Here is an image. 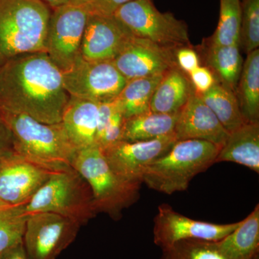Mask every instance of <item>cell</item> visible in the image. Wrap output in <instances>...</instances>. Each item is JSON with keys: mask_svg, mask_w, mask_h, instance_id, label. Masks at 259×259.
<instances>
[{"mask_svg": "<svg viewBox=\"0 0 259 259\" xmlns=\"http://www.w3.org/2000/svg\"><path fill=\"white\" fill-rule=\"evenodd\" d=\"M90 13L88 8L71 3L51 12L46 53L61 72L71 69L81 58V41Z\"/></svg>", "mask_w": 259, "mask_h": 259, "instance_id": "cell-8", "label": "cell"}, {"mask_svg": "<svg viewBox=\"0 0 259 259\" xmlns=\"http://www.w3.org/2000/svg\"><path fill=\"white\" fill-rule=\"evenodd\" d=\"M71 167L88 182L97 213L103 212L114 220L139 198L141 184L130 182L116 174L97 145L77 150Z\"/></svg>", "mask_w": 259, "mask_h": 259, "instance_id": "cell-5", "label": "cell"}, {"mask_svg": "<svg viewBox=\"0 0 259 259\" xmlns=\"http://www.w3.org/2000/svg\"><path fill=\"white\" fill-rule=\"evenodd\" d=\"M131 35L113 15L91 13L83 32L81 57L90 61H112Z\"/></svg>", "mask_w": 259, "mask_h": 259, "instance_id": "cell-15", "label": "cell"}, {"mask_svg": "<svg viewBox=\"0 0 259 259\" xmlns=\"http://www.w3.org/2000/svg\"><path fill=\"white\" fill-rule=\"evenodd\" d=\"M56 171L35 164L13 151L0 157V201L23 206Z\"/></svg>", "mask_w": 259, "mask_h": 259, "instance_id": "cell-14", "label": "cell"}, {"mask_svg": "<svg viewBox=\"0 0 259 259\" xmlns=\"http://www.w3.org/2000/svg\"><path fill=\"white\" fill-rule=\"evenodd\" d=\"M62 78L70 96L98 102L118 96L127 82L112 61H90L82 57L62 72Z\"/></svg>", "mask_w": 259, "mask_h": 259, "instance_id": "cell-10", "label": "cell"}, {"mask_svg": "<svg viewBox=\"0 0 259 259\" xmlns=\"http://www.w3.org/2000/svg\"><path fill=\"white\" fill-rule=\"evenodd\" d=\"M174 134L177 141L201 140L223 146L229 136L216 115L195 91L179 113Z\"/></svg>", "mask_w": 259, "mask_h": 259, "instance_id": "cell-16", "label": "cell"}, {"mask_svg": "<svg viewBox=\"0 0 259 259\" xmlns=\"http://www.w3.org/2000/svg\"><path fill=\"white\" fill-rule=\"evenodd\" d=\"M177 141L175 134L149 141H120L102 150L112 169L132 182L142 184L145 170L168 152Z\"/></svg>", "mask_w": 259, "mask_h": 259, "instance_id": "cell-12", "label": "cell"}, {"mask_svg": "<svg viewBox=\"0 0 259 259\" xmlns=\"http://www.w3.org/2000/svg\"><path fill=\"white\" fill-rule=\"evenodd\" d=\"M27 216L22 213L0 221V253L23 241Z\"/></svg>", "mask_w": 259, "mask_h": 259, "instance_id": "cell-29", "label": "cell"}, {"mask_svg": "<svg viewBox=\"0 0 259 259\" xmlns=\"http://www.w3.org/2000/svg\"><path fill=\"white\" fill-rule=\"evenodd\" d=\"M97 0H69V3L88 8L91 13L97 12Z\"/></svg>", "mask_w": 259, "mask_h": 259, "instance_id": "cell-37", "label": "cell"}, {"mask_svg": "<svg viewBox=\"0 0 259 259\" xmlns=\"http://www.w3.org/2000/svg\"><path fill=\"white\" fill-rule=\"evenodd\" d=\"M41 1L46 3L48 6L50 7L52 10L69 3V0H41Z\"/></svg>", "mask_w": 259, "mask_h": 259, "instance_id": "cell-38", "label": "cell"}, {"mask_svg": "<svg viewBox=\"0 0 259 259\" xmlns=\"http://www.w3.org/2000/svg\"><path fill=\"white\" fill-rule=\"evenodd\" d=\"M254 259H259V255H258L257 257H255Z\"/></svg>", "mask_w": 259, "mask_h": 259, "instance_id": "cell-40", "label": "cell"}, {"mask_svg": "<svg viewBox=\"0 0 259 259\" xmlns=\"http://www.w3.org/2000/svg\"><path fill=\"white\" fill-rule=\"evenodd\" d=\"M23 209L25 214L56 213L81 226L97 214L90 186L72 167L53 173Z\"/></svg>", "mask_w": 259, "mask_h": 259, "instance_id": "cell-6", "label": "cell"}, {"mask_svg": "<svg viewBox=\"0 0 259 259\" xmlns=\"http://www.w3.org/2000/svg\"><path fill=\"white\" fill-rule=\"evenodd\" d=\"M175 51L132 35L112 61L127 81L159 76L178 66Z\"/></svg>", "mask_w": 259, "mask_h": 259, "instance_id": "cell-13", "label": "cell"}, {"mask_svg": "<svg viewBox=\"0 0 259 259\" xmlns=\"http://www.w3.org/2000/svg\"><path fill=\"white\" fill-rule=\"evenodd\" d=\"M239 222L228 224L195 221L162 204L153 220V242L161 249L185 240L219 241L234 231Z\"/></svg>", "mask_w": 259, "mask_h": 259, "instance_id": "cell-11", "label": "cell"}, {"mask_svg": "<svg viewBox=\"0 0 259 259\" xmlns=\"http://www.w3.org/2000/svg\"><path fill=\"white\" fill-rule=\"evenodd\" d=\"M4 206H10L8 205V204L4 203V202H2V201H0V207H4Z\"/></svg>", "mask_w": 259, "mask_h": 259, "instance_id": "cell-39", "label": "cell"}, {"mask_svg": "<svg viewBox=\"0 0 259 259\" xmlns=\"http://www.w3.org/2000/svg\"><path fill=\"white\" fill-rule=\"evenodd\" d=\"M240 47L246 54L259 47V0L241 1Z\"/></svg>", "mask_w": 259, "mask_h": 259, "instance_id": "cell-28", "label": "cell"}, {"mask_svg": "<svg viewBox=\"0 0 259 259\" xmlns=\"http://www.w3.org/2000/svg\"><path fill=\"white\" fill-rule=\"evenodd\" d=\"M23 207V206H4V207H0V221L6 218L24 213Z\"/></svg>", "mask_w": 259, "mask_h": 259, "instance_id": "cell-36", "label": "cell"}, {"mask_svg": "<svg viewBox=\"0 0 259 259\" xmlns=\"http://www.w3.org/2000/svg\"><path fill=\"white\" fill-rule=\"evenodd\" d=\"M161 250L160 259H228L216 241L185 240Z\"/></svg>", "mask_w": 259, "mask_h": 259, "instance_id": "cell-27", "label": "cell"}, {"mask_svg": "<svg viewBox=\"0 0 259 259\" xmlns=\"http://www.w3.org/2000/svg\"><path fill=\"white\" fill-rule=\"evenodd\" d=\"M51 10L41 0H0V69L17 56L46 52Z\"/></svg>", "mask_w": 259, "mask_h": 259, "instance_id": "cell-3", "label": "cell"}, {"mask_svg": "<svg viewBox=\"0 0 259 259\" xmlns=\"http://www.w3.org/2000/svg\"><path fill=\"white\" fill-rule=\"evenodd\" d=\"M112 15L135 37L168 49L190 47L187 24L171 13H161L153 0H131Z\"/></svg>", "mask_w": 259, "mask_h": 259, "instance_id": "cell-7", "label": "cell"}, {"mask_svg": "<svg viewBox=\"0 0 259 259\" xmlns=\"http://www.w3.org/2000/svg\"><path fill=\"white\" fill-rule=\"evenodd\" d=\"M179 113H158L148 110L125 119L121 141H149L174 134Z\"/></svg>", "mask_w": 259, "mask_h": 259, "instance_id": "cell-21", "label": "cell"}, {"mask_svg": "<svg viewBox=\"0 0 259 259\" xmlns=\"http://www.w3.org/2000/svg\"><path fill=\"white\" fill-rule=\"evenodd\" d=\"M14 151L11 132L0 117V157Z\"/></svg>", "mask_w": 259, "mask_h": 259, "instance_id": "cell-33", "label": "cell"}, {"mask_svg": "<svg viewBox=\"0 0 259 259\" xmlns=\"http://www.w3.org/2000/svg\"><path fill=\"white\" fill-rule=\"evenodd\" d=\"M99 102L70 96L61 123L77 150L96 145Z\"/></svg>", "mask_w": 259, "mask_h": 259, "instance_id": "cell-17", "label": "cell"}, {"mask_svg": "<svg viewBox=\"0 0 259 259\" xmlns=\"http://www.w3.org/2000/svg\"><path fill=\"white\" fill-rule=\"evenodd\" d=\"M189 75L194 91L198 94L207 92L217 81L212 71L206 66H199Z\"/></svg>", "mask_w": 259, "mask_h": 259, "instance_id": "cell-31", "label": "cell"}, {"mask_svg": "<svg viewBox=\"0 0 259 259\" xmlns=\"http://www.w3.org/2000/svg\"><path fill=\"white\" fill-rule=\"evenodd\" d=\"M69 98L62 72L46 52L17 56L0 69V110L60 123Z\"/></svg>", "mask_w": 259, "mask_h": 259, "instance_id": "cell-1", "label": "cell"}, {"mask_svg": "<svg viewBox=\"0 0 259 259\" xmlns=\"http://www.w3.org/2000/svg\"><path fill=\"white\" fill-rule=\"evenodd\" d=\"M193 91L190 80L176 66L167 71L158 83L150 103V110L158 113H177Z\"/></svg>", "mask_w": 259, "mask_h": 259, "instance_id": "cell-19", "label": "cell"}, {"mask_svg": "<svg viewBox=\"0 0 259 259\" xmlns=\"http://www.w3.org/2000/svg\"><path fill=\"white\" fill-rule=\"evenodd\" d=\"M241 1H243V0H241Z\"/></svg>", "mask_w": 259, "mask_h": 259, "instance_id": "cell-42", "label": "cell"}, {"mask_svg": "<svg viewBox=\"0 0 259 259\" xmlns=\"http://www.w3.org/2000/svg\"><path fill=\"white\" fill-rule=\"evenodd\" d=\"M241 25V0H221L217 28L207 40V45L240 47Z\"/></svg>", "mask_w": 259, "mask_h": 259, "instance_id": "cell-26", "label": "cell"}, {"mask_svg": "<svg viewBox=\"0 0 259 259\" xmlns=\"http://www.w3.org/2000/svg\"><path fill=\"white\" fill-rule=\"evenodd\" d=\"M218 248L228 259H254L259 255V204L239 226L216 241Z\"/></svg>", "mask_w": 259, "mask_h": 259, "instance_id": "cell-20", "label": "cell"}, {"mask_svg": "<svg viewBox=\"0 0 259 259\" xmlns=\"http://www.w3.org/2000/svg\"><path fill=\"white\" fill-rule=\"evenodd\" d=\"M222 146L201 140L177 141L145 170L142 183L166 194L187 190L191 181L215 163Z\"/></svg>", "mask_w": 259, "mask_h": 259, "instance_id": "cell-4", "label": "cell"}, {"mask_svg": "<svg viewBox=\"0 0 259 259\" xmlns=\"http://www.w3.org/2000/svg\"><path fill=\"white\" fill-rule=\"evenodd\" d=\"M2 253H0V259L2 258Z\"/></svg>", "mask_w": 259, "mask_h": 259, "instance_id": "cell-41", "label": "cell"}, {"mask_svg": "<svg viewBox=\"0 0 259 259\" xmlns=\"http://www.w3.org/2000/svg\"><path fill=\"white\" fill-rule=\"evenodd\" d=\"M198 95L229 134L245 123L236 93L231 89L216 81L209 90Z\"/></svg>", "mask_w": 259, "mask_h": 259, "instance_id": "cell-24", "label": "cell"}, {"mask_svg": "<svg viewBox=\"0 0 259 259\" xmlns=\"http://www.w3.org/2000/svg\"><path fill=\"white\" fill-rule=\"evenodd\" d=\"M1 259H28L23 241L5 250L2 253Z\"/></svg>", "mask_w": 259, "mask_h": 259, "instance_id": "cell-35", "label": "cell"}, {"mask_svg": "<svg viewBox=\"0 0 259 259\" xmlns=\"http://www.w3.org/2000/svg\"><path fill=\"white\" fill-rule=\"evenodd\" d=\"M204 57L217 81L236 93L243 64L239 46L206 45Z\"/></svg>", "mask_w": 259, "mask_h": 259, "instance_id": "cell-22", "label": "cell"}, {"mask_svg": "<svg viewBox=\"0 0 259 259\" xmlns=\"http://www.w3.org/2000/svg\"><path fill=\"white\" fill-rule=\"evenodd\" d=\"M175 54L177 66L185 74H190L199 66L198 54L190 47L175 49Z\"/></svg>", "mask_w": 259, "mask_h": 259, "instance_id": "cell-32", "label": "cell"}, {"mask_svg": "<svg viewBox=\"0 0 259 259\" xmlns=\"http://www.w3.org/2000/svg\"><path fill=\"white\" fill-rule=\"evenodd\" d=\"M124 121H125V117L120 105V107L114 112L107 123L101 139L100 140L97 146L103 150L109 146H111L121 141Z\"/></svg>", "mask_w": 259, "mask_h": 259, "instance_id": "cell-30", "label": "cell"}, {"mask_svg": "<svg viewBox=\"0 0 259 259\" xmlns=\"http://www.w3.org/2000/svg\"><path fill=\"white\" fill-rule=\"evenodd\" d=\"M79 223L49 212L28 214L23 237L28 259H56L77 236Z\"/></svg>", "mask_w": 259, "mask_h": 259, "instance_id": "cell-9", "label": "cell"}, {"mask_svg": "<svg viewBox=\"0 0 259 259\" xmlns=\"http://www.w3.org/2000/svg\"><path fill=\"white\" fill-rule=\"evenodd\" d=\"M0 117L11 132L15 153L51 171L71 168L77 149L61 122L44 123L28 115L3 110Z\"/></svg>", "mask_w": 259, "mask_h": 259, "instance_id": "cell-2", "label": "cell"}, {"mask_svg": "<svg viewBox=\"0 0 259 259\" xmlns=\"http://www.w3.org/2000/svg\"><path fill=\"white\" fill-rule=\"evenodd\" d=\"M163 75L127 81L117 96L125 119L150 110L153 93Z\"/></svg>", "mask_w": 259, "mask_h": 259, "instance_id": "cell-25", "label": "cell"}, {"mask_svg": "<svg viewBox=\"0 0 259 259\" xmlns=\"http://www.w3.org/2000/svg\"><path fill=\"white\" fill-rule=\"evenodd\" d=\"M233 162L259 173V122H245L230 133L215 163Z\"/></svg>", "mask_w": 259, "mask_h": 259, "instance_id": "cell-18", "label": "cell"}, {"mask_svg": "<svg viewBox=\"0 0 259 259\" xmlns=\"http://www.w3.org/2000/svg\"><path fill=\"white\" fill-rule=\"evenodd\" d=\"M131 0H97L96 13L112 15L116 10Z\"/></svg>", "mask_w": 259, "mask_h": 259, "instance_id": "cell-34", "label": "cell"}, {"mask_svg": "<svg viewBox=\"0 0 259 259\" xmlns=\"http://www.w3.org/2000/svg\"><path fill=\"white\" fill-rule=\"evenodd\" d=\"M245 122H259V50L247 54L236 90Z\"/></svg>", "mask_w": 259, "mask_h": 259, "instance_id": "cell-23", "label": "cell"}]
</instances>
